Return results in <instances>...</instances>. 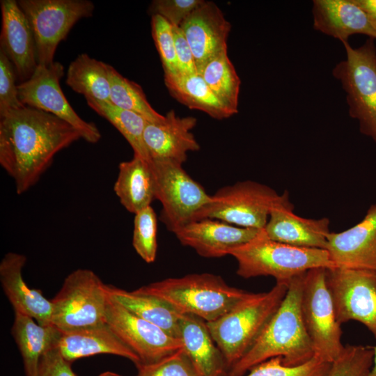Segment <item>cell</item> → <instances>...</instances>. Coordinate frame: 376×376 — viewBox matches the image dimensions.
I'll return each instance as SVG.
<instances>
[{"label":"cell","instance_id":"44","mask_svg":"<svg viewBox=\"0 0 376 376\" xmlns=\"http://www.w3.org/2000/svg\"><path fill=\"white\" fill-rule=\"evenodd\" d=\"M99 376H123V375H119V374H118L116 373H114V372L106 371V372H103L101 374H100Z\"/></svg>","mask_w":376,"mask_h":376},{"label":"cell","instance_id":"9","mask_svg":"<svg viewBox=\"0 0 376 376\" xmlns=\"http://www.w3.org/2000/svg\"><path fill=\"white\" fill-rule=\"evenodd\" d=\"M327 268L308 270L304 276L301 308L315 356L332 363L343 351L342 331L327 283Z\"/></svg>","mask_w":376,"mask_h":376},{"label":"cell","instance_id":"17","mask_svg":"<svg viewBox=\"0 0 376 376\" xmlns=\"http://www.w3.org/2000/svg\"><path fill=\"white\" fill-rule=\"evenodd\" d=\"M180 27L192 51L198 73L210 59L227 50L231 25L214 2L204 1Z\"/></svg>","mask_w":376,"mask_h":376},{"label":"cell","instance_id":"28","mask_svg":"<svg viewBox=\"0 0 376 376\" xmlns=\"http://www.w3.org/2000/svg\"><path fill=\"white\" fill-rule=\"evenodd\" d=\"M164 84L169 93L189 109L202 111L217 120L235 114L218 99L199 73L164 75Z\"/></svg>","mask_w":376,"mask_h":376},{"label":"cell","instance_id":"42","mask_svg":"<svg viewBox=\"0 0 376 376\" xmlns=\"http://www.w3.org/2000/svg\"><path fill=\"white\" fill-rule=\"evenodd\" d=\"M371 19L376 26V0H354Z\"/></svg>","mask_w":376,"mask_h":376},{"label":"cell","instance_id":"39","mask_svg":"<svg viewBox=\"0 0 376 376\" xmlns=\"http://www.w3.org/2000/svg\"><path fill=\"white\" fill-rule=\"evenodd\" d=\"M204 1L203 0H154L148 12L158 15L172 26L180 27L184 20Z\"/></svg>","mask_w":376,"mask_h":376},{"label":"cell","instance_id":"41","mask_svg":"<svg viewBox=\"0 0 376 376\" xmlns=\"http://www.w3.org/2000/svg\"><path fill=\"white\" fill-rule=\"evenodd\" d=\"M177 61V75L198 73L192 51L180 27L172 26Z\"/></svg>","mask_w":376,"mask_h":376},{"label":"cell","instance_id":"12","mask_svg":"<svg viewBox=\"0 0 376 376\" xmlns=\"http://www.w3.org/2000/svg\"><path fill=\"white\" fill-rule=\"evenodd\" d=\"M326 275L338 322L357 321L376 340V272L332 267Z\"/></svg>","mask_w":376,"mask_h":376},{"label":"cell","instance_id":"30","mask_svg":"<svg viewBox=\"0 0 376 376\" xmlns=\"http://www.w3.org/2000/svg\"><path fill=\"white\" fill-rule=\"evenodd\" d=\"M198 73L218 99L237 113L241 81L227 50L210 59Z\"/></svg>","mask_w":376,"mask_h":376},{"label":"cell","instance_id":"29","mask_svg":"<svg viewBox=\"0 0 376 376\" xmlns=\"http://www.w3.org/2000/svg\"><path fill=\"white\" fill-rule=\"evenodd\" d=\"M109 68L110 65L81 54L69 65L65 82L86 101L110 102Z\"/></svg>","mask_w":376,"mask_h":376},{"label":"cell","instance_id":"35","mask_svg":"<svg viewBox=\"0 0 376 376\" xmlns=\"http://www.w3.org/2000/svg\"><path fill=\"white\" fill-rule=\"evenodd\" d=\"M373 346L347 345L327 376H367L373 361Z\"/></svg>","mask_w":376,"mask_h":376},{"label":"cell","instance_id":"43","mask_svg":"<svg viewBox=\"0 0 376 376\" xmlns=\"http://www.w3.org/2000/svg\"><path fill=\"white\" fill-rule=\"evenodd\" d=\"M373 347L374 352L373 365L367 376H376V346H373Z\"/></svg>","mask_w":376,"mask_h":376},{"label":"cell","instance_id":"11","mask_svg":"<svg viewBox=\"0 0 376 376\" xmlns=\"http://www.w3.org/2000/svg\"><path fill=\"white\" fill-rule=\"evenodd\" d=\"M283 197L272 188L251 180L220 188L212 196L201 219H215L249 228H265L272 209Z\"/></svg>","mask_w":376,"mask_h":376},{"label":"cell","instance_id":"4","mask_svg":"<svg viewBox=\"0 0 376 376\" xmlns=\"http://www.w3.org/2000/svg\"><path fill=\"white\" fill-rule=\"evenodd\" d=\"M288 284L276 283L268 292H251L223 316L206 322L227 371L253 346L281 304Z\"/></svg>","mask_w":376,"mask_h":376},{"label":"cell","instance_id":"18","mask_svg":"<svg viewBox=\"0 0 376 376\" xmlns=\"http://www.w3.org/2000/svg\"><path fill=\"white\" fill-rule=\"evenodd\" d=\"M289 193L271 210L263 228L271 240L303 248L325 249L330 233V221L327 217L307 219L295 214Z\"/></svg>","mask_w":376,"mask_h":376},{"label":"cell","instance_id":"15","mask_svg":"<svg viewBox=\"0 0 376 376\" xmlns=\"http://www.w3.org/2000/svg\"><path fill=\"white\" fill-rule=\"evenodd\" d=\"M325 250L334 267L376 272V204L354 226L330 232Z\"/></svg>","mask_w":376,"mask_h":376},{"label":"cell","instance_id":"14","mask_svg":"<svg viewBox=\"0 0 376 376\" xmlns=\"http://www.w3.org/2000/svg\"><path fill=\"white\" fill-rule=\"evenodd\" d=\"M106 322L118 338L137 355L141 363L155 362L183 347L180 339L132 313L109 295Z\"/></svg>","mask_w":376,"mask_h":376},{"label":"cell","instance_id":"13","mask_svg":"<svg viewBox=\"0 0 376 376\" xmlns=\"http://www.w3.org/2000/svg\"><path fill=\"white\" fill-rule=\"evenodd\" d=\"M64 68L54 61L49 65H38L31 77L17 85L21 102L28 107L52 113L75 127L81 139L97 143L101 134L97 126L83 120L71 107L60 85Z\"/></svg>","mask_w":376,"mask_h":376},{"label":"cell","instance_id":"34","mask_svg":"<svg viewBox=\"0 0 376 376\" xmlns=\"http://www.w3.org/2000/svg\"><path fill=\"white\" fill-rule=\"evenodd\" d=\"M331 365L330 362L313 357L304 364L286 366L281 357H277L255 366L245 376H327Z\"/></svg>","mask_w":376,"mask_h":376},{"label":"cell","instance_id":"37","mask_svg":"<svg viewBox=\"0 0 376 376\" xmlns=\"http://www.w3.org/2000/svg\"><path fill=\"white\" fill-rule=\"evenodd\" d=\"M152 36L158 51L164 75H175L177 61L172 26L158 15H152Z\"/></svg>","mask_w":376,"mask_h":376},{"label":"cell","instance_id":"20","mask_svg":"<svg viewBox=\"0 0 376 376\" xmlns=\"http://www.w3.org/2000/svg\"><path fill=\"white\" fill-rule=\"evenodd\" d=\"M0 49L12 63L20 83L38 66L35 39L29 22L15 0H1Z\"/></svg>","mask_w":376,"mask_h":376},{"label":"cell","instance_id":"21","mask_svg":"<svg viewBox=\"0 0 376 376\" xmlns=\"http://www.w3.org/2000/svg\"><path fill=\"white\" fill-rule=\"evenodd\" d=\"M26 257L21 253L9 252L0 263V281L3 290L11 304L14 313L33 318L43 326L52 325V303L40 290L31 288L24 281L22 269Z\"/></svg>","mask_w":376,"mask_h":376},{"label":"cell","instance_id":"31","mask_svg":"<svg viewBox=\"0 0 376 376\" xmlns=\"http://www.w3.org/2000/svg\"><path fill=\"white\" fill-rule=\"evenodd\" d=\"M97 114L107 119L125 137L134 150V155L151 162L144 141L143 131L147 120L133 111L119 108L111 102L86 101Z\"/></svg>","mask_w":376,"mask_h":376},{"label":"cell","instance_id":"27","mask_svg":"<svg viewBox=\"0 0 376 376\" xmlns=\"http://www.w3.org/2000/svg\"><path fill=\"white\" fill-rule=\"evenodd\" d=\"M107 290L109 297L122 306L179 339V320L181 314L167 302L136 290L127 291L107 285Z\"/></svg>","mask_w":376,"mask_h":376},{"label":"cell","instance_id":"25","mask_svg":"<svg viewBox=\"0 0 376 376\" xmlns=\"http://www.w3.org/2000/svg\"><path fill=\"white\" fill-rule=\"evenodd\" d=\"M151 162L134 155L118 166L113 190L121 205L136 214L155 200V185Z\"/></svg>","mask_w":376,"mask_h":376},{"label":"cell","instance_id":"16","mask_svg":"<svg viewBox=\"0 0 376 376\" xmlns=\"http://www.w3.org/2000/svg\"><path fill=\"white\" fill-rule=\"evenodd\" d=\"M196 123V118H180L173 110L166 113L162 122L147 121L143 136L150 162H171L182 165L189 152L200 149L191 132Z\"/></svg>","mask_w":376,"mask_h":376},{"label":"cell","instance_id":"5","mask_svg":"<svg viewBox=\"0 0 376 376\" xmlns=\"http://www.w3.org/2000/svg\"><path fill=\"white\" fill-rule=\"evenodd\" d=\"M237 263V274L244 279L270 276L288 284L308 270L334 267L325 249L291 246L269 239L263 228L247 243L229 254Z\"/></svg>","mask_w":376,"mask_h":376},{"label":"cell","instance_id":"23","mask_svg":"<svg viewBox=\"0 0 376 376\" xmlns=\"http://www.w3.org/2000/svg\"><path fill=\"white\" fill-rule=\"evenodd\" d=\"M56 347L70 363L100 354L126 358L135 366L141 363L137 355L113 333L107 323L61 331Z\"/></svg>","mask_w":376,"mask_h":376},{"label":"cell","instance_id":"10","mask_svg":"<svg viewBox=\"0 0 376 376\" xmlns=\"http://www.w3.org/2000/svg\"><path fill=\"white\" fill-rule=\"evenodd\" d=\"M35 39L38 65H49L58 44L65 40L81 19L93 15L95 8L88 0H19Z\"/></svg>","mask_w":376,"mask_h":376},{"label":"cell","instance_id":"2","mask_svg":"<svg viewBox=\"0 0 376 376\" xmlns=\"http://www.w3.org/2000/svg\"><path fill=\"white\" fill-rule=\"evenodd\" d=\"M305 274L289 282L286 295L275 313L251 349L226 376H243L255 366L274 357H281L286 366H297L315 356L301 308Z\"/></svg>","mask_w":376,"mask_h":376},{"label":"cell","instance_id":"1","mask_svg":"<svg viewBox=\"0 0 376 376\" xmlns=\"http://www.w3.org/2000/svg\"><path fill=\"white\" fill-rule=\"evenodd\" d=\"M81 139L58 117L28 106L0 116V164L21 195L34 186L55 155Z\"/></svg>","mask_w":376,"mask_h":376},{"label":"cell","instance_id":"24","mask_svg":"<svg viewBox=\"0 0 376 376\" xmlns=\"http://www.w3.org/2000/svg\"><path fill=\"white\" fill-rule=\"evenodd\" d=\"M179 339L201 376H226L224 356L212 339L206 322L189 314H181Z\"/></svg>","mask_w":376,"mask_h":376},{"label":"cell","instance_id":"6","mask_svg":"<svg viewBox=\"0 0 376 376\" xmlns=\"http://www.w3.org/2000/svg\"><path fill=\"white\" fill-rule=\"evenodd\" d=\"M374 39L352 47L343 42L346 59L338 63L332 73L346 93L349 115L359 121L361 133L376 143V47Z\"/></svg>","mask_w":376,"mask_h":376},{"label":"cell","instance_id":"3","mask_svg":"<svg viewBox=\"0 0 376 376\" xmlns=\"http://www.w3.org/2000/svg\"><path fill=\"white\" fill-rule=\"evenodd\" d=\"M136 290L160 298L180 314L206 322L223 316L251 293L230 286L220 276L210 273L168 278Z\"/></svg>","mask_w":376,"mask_h":376},{"label":"cell","instance_id":"40","mask_svg":"<svg viewBox=\"0 0 376 376\" xmlns=\"http://www.w3.org/2000/svg\"><path fill=\"white\" fill-rule=\"evenodd\" d=\"M71 363L54 346L41 357L36 376H77L72 370Z\"/></svg>","mask_w":376,"mask_h":376},{"label":"cell","instance_id":"32","mask_svg":"<svg viewBox=\"0 0 376 376\" xmlns=\"http://www.w3.org/2000/svg\"><path fill=\"white\" fill-rule=\"evenodd\" d=\"M110 102L115 106L133 111L151 123L162 122L165 116L157 112L149 104L141 87L129 80L110 65Z\"/></svg>","mask_w":376,"mask_h":376},{"label":"cell","instance_id":"22","mask_svg":"<svg viewBox=\"0 0 376 376\" xmlns=\"http://www.w3.org/2000/svg\"><path fill=\"white\" fill-rule=\"evenodd\" d=\"M313 27L327 36L347 41L354 34L376 39V26L354 0H314Z\"/></svg>","mask_w":376,"mask_h":376},{"label":"cell","instance_id":"36","mask_svg":"<svg viewBox=\"0 0 376 376\" xmlns=\"http://www.w3.org/2000/svg\"><path fill=\"white\" fill-rule=\"evenodd\" d=\"M136 376H201L184 347L150 363L136 366Z\"/></svg>","mask_w":376,"mask_h":376},{"label":"cell","instance_id":"38","mask_svg":"<svg viewBox=\"0 0 376 376\" xmlns=\"http://www.w3.org/2000/svg\"><path fill=\"white\" fill-rule=\"evenodd\" d=\"M16 78L12 63L0 49V116L25 106L19 98Z\"/></svg>","mask_w":376,"mask_h":376},{"label":"cell","instance_id":"33","mask_svg":"<svg viewBox=\"0 0 376 376\" xmlns=\"http://www.w3.org/2000/svg\"><path fill=\"white\" fill-rule=\"evenodd\" d=\"M157 219L151 205L134 214L132 246L147 263L155 260L157 242Z\"/></svg>","mask_w":376,"mask_h":376},{"label":"cell","instance_id":"19","mask_svg":"<svg viewBox=\"0 0 376 376\" xmlns=\"http://www.w3.org/2000/svg\"><path fill=\"white\" fill-rule=\"evenodd\" d=\"M261 229L242 228L215 219L192 221L174 235L205 258H220L251 240Z\"/></svg>","mask_w":376,"mask_h":376},{"label":"cell","instance_id":"8","mask_svg":"<svg viewBox=\"0 0 376 376\" xmlns=\"http://www.w3.org/2000/svg\"><path fill=\"white\" fill-rule=\"evenodd\" d=\"M155 199L162 205L160 221L173 234L187 224L200 220L212 196L182 168L171 162H151Z\"/></svg>","mask_w":376,"mask_h":376},{"label":"cell","instance_id":"7","mask_svg":"<svg viewBox=\"0 0 376 376\" xmlns=\"http://www.w3.org/2000/svg\"><path fill=\"white\" fill-rule=\"evenodd\" d=\"M107 285L92 270L78 269L51 299L52 322L61 331L106 323Z\"/></svg>","mask_w":376,"mask_h":376},{"label":"cell","instance_id":"26","mask_svg":"<svg viewBox=\"0 0 376 376\" xmlns=\"http://www.w3.org/2000/svg\"><path fill=\"white\" fill-rule=\"evenodd\" d=\"M11 333L21 353L26 376H36L41 357L56 346L61 331L53 324L40 325L29 315L15 313Z\"/></svg>","mask_w":376,"mask_h":376}]
</instances>
